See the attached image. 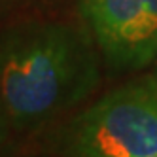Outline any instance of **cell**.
I'll return each instance as SVG.
<instances>
[{"mask_svg":"<svg viewBox=\"0 0 157 157\" xmlns=\"http://www.w3.org/2000/svg\"><path fill=\"white\" fill-rule=\"evenodd\" d=\"M97 85L87 36L68 25L29 23L0 34V98L13 129H34Z\"/></svg>","mask_w":157,"mask_h":157,"instance_id":"1","label":"cell"},{"mask_svg":"<svg viewBox=\"0 0 157 157\" xmlns=\"http://www.w3.org/2000/svg\"><path fill=\"white\" fill-rule=\"evenodd\" d=\"M61 148L78 157H157V80L104 95L66 125Z\"/></svg>","mask_w":157,"mask_h":157,"instance_id":"2","label":"cell"},{"mask_svg":"<svg viewBox=\"0 0 157 157\" xmlns=\"http://www.w3.org/2000/svg\"><path fill=\"white\" fill-rule=\"evenodd\" d=\"M104 59L119 70H140L157 59V0H82Z\"/></svg>","mask_w":157,"mask_h":157,"instance_id":"3","label":"cell"},{"mask_svg":"<svg viewBox=\"0 0 157 157\" xmlns=\"http://www.w3.org/2000/svg\"><path fill=\"white\" fill-rule=\"evenodd\" d=\"M12 127L13 125H12V121H10V117H8V112L4 108L2 98H0V153L4 151V148L10 142V129Z\"/></svg>","mask_w":157,"mask_h":157,"instance_id":"4","label":"cell"},{"mask_svg":"<svg viewBox=\"0 0 157 157\" xmlns=\"http://www.w3.org/2000/svg\"><path fill=\"white\" fill-rule=\"evenodd\" d=\"M153 78H155V80H157V64H155V76H153Z\"/></svg>","mask_w":157,"mask_h":157,"instance_id":"5","label":"cell"}]
</instances>
